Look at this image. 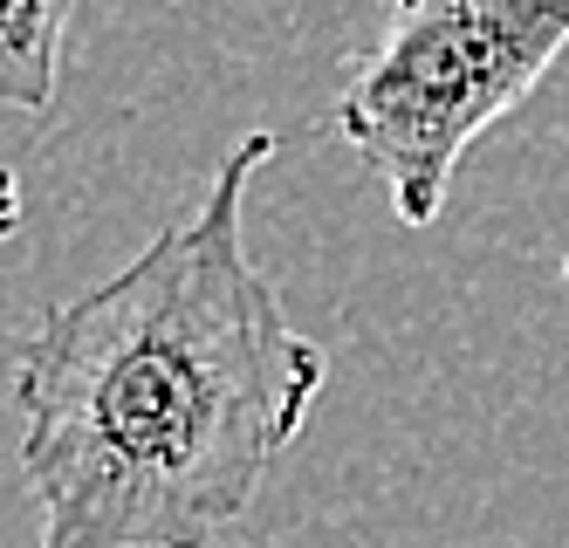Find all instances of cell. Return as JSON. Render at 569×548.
Masks as SVG:
<instances>
[{
    "instance_id": "1",
    "label": "cell",
    "mask_w": 569,
    "mask_h": 548,
    "mask_svg": "<svg viewBox=\"0 0 569 548\" xmlns=\"http://www.w3.org/2000/svg\"><path fill=\"white\" fill-rule=\"evenodd\" d=\"M268 158L274 138L248 131L199 213L14 350L42 548H213L302 432L330 363L240 233Z\"/></svg>"
},
{
    "instance_id": "2",
    "label": "cell",
    "mask_w": 569,
    "mask_h": 548,
    "mask_svg": "<svg viewBox=\"0 0 569 548\" xmlns=\"http://www.w3.org/2000/svg\"><path fill=\"white\" fill-rule=\"evenodd\" d=\"M562 49L569 8L549 0H405L337 103V138L385 179L405 227H432L467 145L536 90Z\"/></svg>"
},
{
    "instance_id": "3",
    "label": "cell",
    "mask_w": 569,
    "mask_h": 548,
    "mask_svg": "<svg viewBox=\"0 0 569 548\" xmlns=\"http://www.w3.org/2000/svg\"><path fill=\"white\" fill-rule=\"evenodd\" d=\"M69 21H76L69 0H14V8H0V103L8 110L42 117L56 103Z\"/></svg>"
},
{
    "instance_id": "4",
    "label": "cell",
    "mask_w": 569,
    "mask_h": 548,
    "mask_svg": "<svg viewBox=\"0 0 569 548\" xmlns=\"http://www.w3.org/2000/svg\"><path fill=\"white\" fill-rule=\"evenodd\" d=\"M21 227V186H14V172L0 165V240H8Z\"/></svg>"
},
{
    "instance_id": "5",
    "label": "cell",
    "mask_w": 569,
    "mask_h": 548,
    "mask_svg": "<svg viewBox=\"0 0 569 548\" xmlns=\"http://www.w3.org/2000/svg\"><path fill=\"white\" fill-rule=\"evenodd\" d=\"M562 275H569V261H562Z\"/></svg>"
}]
</instances>
